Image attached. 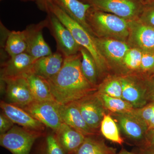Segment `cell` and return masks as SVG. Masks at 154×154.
I'll list each match as a JSON object with an SVG mask.
<instances>
[{
  "instance_id": "6da1fadb",
  "label": "cell",
  "mask_w": 154,
  "mask_h": 154,
  "mask_svg": "<svg viewBox=\"0 0 154 154\" xmlns=\"http://www.w3.org/2000/svg\"><path fill=\"white\" fill-rule=\"evenodd\" d=\"M81 53L64 57L62 67L47 80L54 98L61 105L75 102L94 94L95 86L89 82L81 69Z\"/></svg>"
},
{
  "instance_id": "7a4b0ae2",
  "label": "cell",
  "mask_w": 154,
  "mask_h": 154,
  "mask_svg": "<svg viewBox=\"0 0 154 154\" xmlns=\"http://www.w3.org/2000/svg\"><path fill=\"white\" fill-rule=\"evenodd\" d=\"M93 34L124 39L129 35V26L126 19L114 14L102 12L91 7L86 16Z\"/></svg>"
},
{
  "instance_id": "3957f363",
  "label": "cell",
  "mask_w": 154,
  "mask_h": 154,
  "mask_svg": "<svg viewBox=\"0 0 154 154\" xmlns=\"http://www.w3.org/2000/svg\"><path fill=\"white\" fill-rule=\"evenodd\" d=\"M49 11L54 14L60 22L68 28L78 44L90 52L96 62L99 74L104 71L106 66L105 57L96 45L94 36L52 3L49 5Z\"/></svg>"
},
{
  "instance_id": "277c9868",
  "label": "cell",
  "mask_w": 154,
  "mask_h": 154,
  "mask_svg": "<svg viewBox=\"0 0 154 154\" xmlns=\"http://www.w3.org/2000/svg\"><path fill=\"white\" fill-rule=\"evenodd\" d=\"M41 133L14 125L0 135V145L13 154H30Z\"/></svg>"
},
{
  "instance_id": "5b68a950",
  "label": "cell",
  "mask_w": 154,
  "mask_h": 154,
  "mask_svg": "<svg viewBox=\"0 0 154 154\" xmlns=\"http://www.w3.org/2000/svg\"><path fill=\"white\" fill-rule=\"evenodd\" d=\"M91 7L126 20H132L140 16L145 3L143 0H80Z\"/></svg>"
},
{
  "instance_id": "8992f818",
  "label": "cell",
  "mask_w": 154,
  "mask_h": 154,
  "mask_svg": "<svg viewBox=\"0 0 154 154\" xmlns=\"http://www.w3.org/2000/svg\"><path fill=\"white\" fill-rule=\"evenodd\" d=\"M46 18L47 28L56 42L57 51L61 54L64 57L79 53L81 47L76 42L68 28L50 11L47 13Z\"/></svg>"
},
{
  "instance_id": "52a82bcc",
  "label": "cell",
  "mask_w": 154,
  "mask_h": 154,
  "mask_svg": "<svg viewBox=\"0 0 154 154\" xmlns=\"http://www.w3.org/2000/svg\"><path fill=\"white\" fill-rule=\"evenodd\" d=\"M59 104L56 101H35L21 108L55 132L63 123L60 114Z\"/></svg>"
},
{
  "instance_id": "ba28073f",
  "label": "cell",
  "mask_w": 154,
  "mask_h": 154,
  "mask_svg": "<svg viewBox=\"0 0 154 154\" xmlns=\"http://www.w3.org/2000/svg\"><path fill=\"white\" fill-rule=\"evenodd\" d=\"M1 79L5 88L6 98L9 103L23 107L35 101L27 79L24 76Z\"/></svg>"
},
{
  "instance_id": "9c48e42d",
  "label": "cell",
  "mask_w": 154,
  "mask_h": 154,
  "mask_svg": "<svg viewBox=\"0 0 154 154\" xmlns=\"http://www.w3.org/2000/svg\"><path fill=\"white\" fill-rule=\"evenodd\" d=\"M47 18L36 24L28 25L25 29L27 38V48L26 53L38 59L53 53L50 47L43 37V29L47 28Z\"/></svg>"
},
{
  "instance_id": "30bf717a",
  "label": "cell",
  "mask_w": 154,
  "mask_h": 154,
  "mask_svg": "<svg viewBox=\"0 0 154 154\" xmlns=\"http://www.w3.org/2000/svg\"><path fill=\"white\" fill-rule=\"evenodd\" d=\"M88 126L94 131L101 125L105 108L97 94H92L75 102Z\"/></svg>"
},
{
  "instance_id": "8fae6325",
  "label": "cell",
  "mask_w": 154,
  "mask_h": 154,
  "mask_svg": "<svg viewBox=\"0 0 154 154\" xmlns=\"http://www.w3.org/2000/svg\"><path fill=\"white\" fill-rule=\"evenodd\" d=\"M0 107L3 113L15 124L33 131L41 132L45 125L21 107L2 101Z\"/></svg>"
},
{
  "instance_id": "7c38bea8",
  "label": "cell",
  "mask_w": 154,
  "mask_h": 154,
  "mask_svg": "<svg viewBox=\"0 0 154 154\" xmlns=\"http://www.w3.org/2000/svg\"><path fill=\"white\" fill-rule=\"evenodd\" d=\"M59 110L64 123L68 125L85 136L94 134V131L86 123L75 102L59 104Z\"/></svg>"
},
{
  "instance_id": "4fadbf2b",
  "label": "cell",
  "mask_w": 154,
  "mask_h": 154,
  "mask_svg": "<svg viewBox=\"0 0 154 154\" xmlns=\"http://www.w3.org/2000/svg\"><path fill=\"white\" fill-rule=\"evenodd\" d=\"M36 60L26 52L10 57L8 60L3 65L1 77L24 75L32 71Z\"/></svg>"
},
{
  "instance_id": "5bb4252c",
  "label": "cell",
  "mask_w": 154,
  "mask_h": 154,
  "mask_svg": "<svg viewBox=\"0 0 154 154\" xmlns=\"http://www.w3.org/2000/svg\"><path fill=\"white\" fill-rule=\"evenodd\" d=\"M51 2L94 35L86 19L87 12L91 8L90 5L80 0H51Z\"/></svg>"
},
{
  "instance_id": "9a60e30c",
  "label": "cell",
  "mask_w": 154,
  "mask_h": 154,
  "mask_svg": "<svg viewBox=\"0 0 154 154\" xmlns=\"http://www.w3.org/2000/svg\"><path fill=\"white\" fill-rule=\"evenodd\" d=\"M64 57L60 53H53L35 61L31 72L46 80L57 74L63 64Z\"/></svg>"
},
{
  "instance_id": "2e32d148",
  "label": "cell",
  "mask_w": 154,
  "mask_h": 154,
  "mask_svg": "<svg viewBox=\"0 0 154 154\" xmlns=\"http://www.w3.org/2000/svg\"><path fill=\"white\" fill-rule=\"evenodd\" d=\"M55 133L59 143L66 154H74L86 137L64 122Z\"/></svg>"
},
{
  "instance_id": "e0dca14e",
  "label": "cell",
  "mask_w": 154,
  "mask_h": 154,
  "mask_svg": "<svg viewBox=\"0 0 154 154\" xmlns=\"http://www.w3.org/2000/svg\"><path fill=\"white\" fill-rule=\"evenodd\" d=\"M94 40L103 56L105 54L109 59L114 62L122 61L125 56L130 49L126 43L115 38L94 37Z\"/></svg>"
},
{
  "instance_id": "ac0fdd59",
  "label": "cell",
  "mask_w": 154,
  "mask_h": 154,
  "mask_svg": "<svg viewBox=\"0 0 154 154\" xmlns=\"http://www.w3.org/2000/svg\"><path fill=\"white\" fill-rule=\"evenodd\" d=\"M121 129L128 137L140 140L143 138L148 127L146 125L131 113L118 114L117 116Z\"/></svg>"
},
{
  "instance_id": "d6986e66",
  "label": "cell",
  "mask_w": 154,
  "mask_h": 154,
  "mask_svg": "<svg viewBox=\"0 0 154 154\" xmlns=\"http://www.w3.org/2000/svg\"><path fill=\"white\" fill-rule=\"evenodd\" d=\"M119 79L122 87V99L135 109L143 107L146 102L144 90L131 79L125 77Z\"/></svg>"
},
{
  "instance_id": "ffe728a7",
  "label": "cell",
  "mask_w": 154,
  "mask_h": 154,
  "mask_svg": "<svg viewBox=\"0 0 154 154\" xmlns=\"http://www.w3.org/2000/svg\"><path fill=\"white\" fill-rule=\"evenodd\" d=\"M23 76L27 79L35 101H56L51 94L47 80L31 71Z\"/></svg>"
},
{
  "instance_id": "44dd1931",
  "label": "cell",
  "mask_w": 154,
  "mask_h": 154,
  "mask_svg": "<svg viewBox=\"0 0 154 154\" xmlns=\"http://www.w3.org/2000/svg\"><path fill=\"white\" fill-rule=\"evenodd\" d=\"M131 36L139 47L145 50L154 49V28L144 25L131 28Z\"/></svg>"
},
{
  "instance_id": "7402d4cb",
  "label": "cell",
  "mask_w": 154,
  "mask_h": 154,
  "mask_svg": "<svg viewBox=\"0 0 154 154\" xmlns=\"http://www.w3.org/2000/svg\"><path fill=\"white\" fill-rule=\"evenodd\" d=\"M27 48L25 30L9 32L5 43V49L10 57L26 52Z\"/></svg>"
},
{
  "instance_id": "603a6c76",
  "label": "cell",
  "mask_w": 154,
  "mask_h": 154,
  "mask_svg": "<svg viewBox=\"0 0 154 154\" xmlns=\"http://www.w3.org/2000/svg\"><path fill=\"white\" fill-rule=\"evenodd\" d=\"M115 150L103 142L86 136L85 140L74 154H115Z\"/></svg>"
},
{
  "instance_id": "cb8c5ba5",
  "label": "cell",
  "mask_w": 154,
  "mask_h": 154,
  "mask_svg": "<svg viewBox=\"0 0 154 154\" xmlns=\"http://www.w3.org/2000/svg\"><path fill=\"white\" fill-rule=\"evenodd\" d=\"M80 52L82 56L81 69L83 74L89 82L95 86L99 75L96 62L90 52L85 48L81 47Z\"/></svg>"
},
{
  "instance_id": "d4e9b609",
  "label": "cell",
  "mask_w": 154,
  "mask_h": 154,
  "mask_svg": "<svg viewBox=\"0 0 154 154\" xmlns=\"http://www.w3.org/2000/svg\"><path fill=\"white\" fill-rule=\"evenodd\" d=\"M104 107L113 113L125 114L132 113L135 108L129 102L122 99L113 98L102 94L97 93Z\"/></svg>"
},
{
  "instance_id": "484cf974",
  "label": "cell",
  "mask_w": 154,
  "mask_h": 154,
  "mask_svg": "<svg viewBox=\"0 0 154 154\" xmlns=\"http://www.w3.org/2000/svg\"><path fill=\"white\" fill-rule=\"evenodd\" d=\"M100 125L101 132L106 139L119 144L123 143L118 126L110 115L105 114Z\"/></svg>"
},
{
  "instance_id": "4316f807",
  "label": "cell",
  "mask_w": 154,
  "mask_h": 154,
  "mask_svg": "<svg viewBox=\"0 0 154 154\" xmlns=\"http://www.w3.org/2000/svg\"><path fill=\"white\" fill-rule=\"evenodd\" d=\"M98 93L122 99V87L119 79H111L99 87Z\"/></svg>"
},
{
  "instance_id": "83f0119b",
  "label": "cell",
  "mask_w": 154,
  "mask_h": 154,
  "mask_svg": "<svg viewBox=\"0 0 154 154\" xmlns=\"http://www.w3.org/2000/svg\"><path fill=\"white\" fill-rule=\"evenodd\" d=\"M39 151V154H66L55 134H49L46 136Z\"/></svg>"
},
{
  "instance_id": "f1b7e54d",
  "label": "cell",
  "mask_w": 154,
  "mask_h": 154,
  "mask_svg": "<svg viewBox=\"0 0 154 154\" xmlns=\"http://www.w3.org/2000/svg\"><path fill=\"white\" fill-rule=\"evenodd\" d=\"M143 52L138 48H130L122 62L128 68L131 70L140 69Z\"/></svg>"
},
{
  "instance_id": "f546056e",
  "label": "cell",
  "mask_w": 154,
  "mask_h": 154,
  "mask_svg": "<svg viewBox=\"0 0 154 154\" xmlns=\"http://www.w3.org/2000/svg\"><path fill=\"white\" fill-rule=\"evenodd\" d=\"M154 113V102L142 108L135 109L133 111L134 114L143 122L147 127Z\"/></svg>"
},
{
  "instance_id": "4dcf8cb0",
  "label": "cell",
  "mask_w": 154,
  "mask_h": 154,
  "mask_svg": "<svg viewBox=\"0 0 154 154\" xmlns=\"http://www.w3.org/2000/svg\"><path fill=\"white\" fill-rule=\"evenodd\" d=\"M140 16L142 20L150 23L154 27V4H145Z\"/></svg>"
},
{
  "instance_id": "1f68e13d",
  "label": "cell",
  "mask_w": 154,
  "mask_h": 154,
  "mask_svg": "<svg viewBox=\"0 0 154 154\" xmlns=\"http://www.w3.org/2000/svg\"><path fill=\"white\" fill-rule=\"evenodd\" d=\"M154 67V55L149 53H143L140 69L144 71L150 70Z\"/></svg>"
},
{
  "instance_id": "d6a6232c",
  "label": "cell",
  "mask_w": 154,
  "mask_h": 154,
  "mask_svg": "<svg viewBox=\"0 0 154 154\" xmlns=\"http://www.w3.org/2000/svg\"><path fill=\"white\" fill-rule=\"evenodd\" d=\"M14 123L4 113L0 115V133L1 134L8 131L14 126Z\"/></svg>"
},
{
  "instance_id": "836d02e7",
  "label": "cell",
  "mask_w": 154,
  "mask_h": 154,
  "mask_svg": "<svg viewBox=\"0 0 154 154\" xmlns=\"http://www.w3.org/2000/svg\"><path fill=\"white\" fill-rule=\"evenodd\" d=\"M36 6L40 11L43 12L48 13L49 7L52 3L51 0H35Z\"/></svg>"
},
{
  "instance_id": "e575fe53",
  "label": "cell",
  "mask_w": 154,
  "mask_h": 154,
  "mask_svg": "<svg viewBox=\"0 0 154 154\" xmlns=\"http://www.w3.org/2000/svg\"><path fill=\"white\" fill-rule=\"evenodd\" d=\"M154 128V113L152 116L151 119L149 122V124L148 125V130H152Z\"/></svg>"
},
{
  "instance_id": "d590c367",
  "label": "cell",
  "mask_w": 154,
  "mask_h": 154,
  "mask_svg": "<svg viewBox=\"0 0 154 154\" xmlns=\"http://www.w3.org/2000/svg\"><path fill=\"white\" fill-rule=\"evenodd\" d=\"M118 154H135L131 152H128L126 150H122L121 151L119 152Z\"/></svg>"
},
{
  "instance_id": "8d00e7d4",
  "label": "cell",
  "mask_w": 154,
  "mask_h": 154,
  "mask_svg": "<svg viewBox=\"0 0 154 154\" xmlns=\"http://www.w3.org/2000/svg\"><path fill=\"white\" fill-rule=\"evenodd\" d=\"M145 4H154V0H143Z\"/></svg>"
},
{
  "instance_id": "74e56055",
  "label": "cell",
  "mask_w": 154,
  "mask_h": 154,
  "mask_svg": "<svg viewBox=\"0 0 154 154\" xmlns=\"http://www.w3.org/2000/svg\"><path fill=\"white\" fill-rule=\"evenodd\" d=\"M150 97L152 100H154V85L153 88L152 90L151 93Z\"/></svg>"
},
{
  "instance_id": "f35d334b",
  "label": "cell",
  "mask_w": 154,
  "mask_h": 154,
  "mask_svg": "<svg viewBox=\"0 0 154 154\" xmlns=\"http://www.w3.org/2000/svg\"><path fill=\"white\" fill-rule=\"evenodd\" d=\"M24 2H35V0H21Z\"/></svg>"
},
{
  "instance_id": "ab89813d",
  "label": "cell",
  "mask_w": 154,
  "mask_h": 154,
  "mask_svg": "<svg viewBox=\"0 0 154 154\" xmlns=\"http://www.w3.org/2000/svg\"><path fill=\"white\" fill-rule=\"evenodd\" d=\"M152 143L154 145V137L153 138L152 140Z\"/></svg>"
},
{
  "instance_id": "60d3db41",
  "label": "cell",
  "mask_w": 154,
  "mask_h": 154,
  "mask_svg": "<svg viewBox=\"0 0 154 154\" xmlns=\"http://www.w3.org/2000/svg\"><path fill=\"white\" fill-rule=\"evenodd\" d=\"M151 154H154V153H152Z\"/></svg>"
},
{
  "instance_id": "b9f144b4",
  "label": "cell",
  "mask_w": 154,
  "mask_h": 154,
  "mask_svg": "<svg viewBox=\"0 0 154 154\" xmlns=\"http://www.w3.org/2000/svg\"><path fill=\"white\" fill-rule=\"evenodd\" d=\"M1 1H3V0H1Z\"/></svg>"
}]
</instances>
